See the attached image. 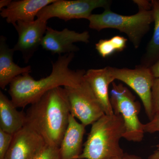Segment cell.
Listing matches in <instances>:
<instances>
[{
  "label": "cell",
  "mask_w": 159,
  "mask_h": 159,
  "mask_svg": "<svg viewBox=\"0 0 159 159\" xmlns=\"http://www.w3.org/2000/svg\"><path fill=\"white\" fill-rule=\"evenodd\" d=\"M74 57V53L59 55L57 61L52 62L51 74L45 78L37 80L27 73L13 80L9 84V93L15 106L17 108H24L36 102L53 89L78 85L84 79L86 72L69 68Z\"/></svg>",
  "instance_id": "6da1fadb"
},
{
  "label": "cell",
  "mask_w": 159,
  "mask_h": 159,
  "mask_svg": "<svg viewBox=\"0 0 159 159\" xmlns=\"http://www.w3.org/2000/svg\"><path fill=\"white\" fill-rule=\"evenodd\" d=\"M90 35L89 31L81 33L67 29L57 31L48 27L43 38L41 46L44 50L52 54H67L79 51V48L74 43H89Z\"/></svg>",
  "instance_id": "30bf717a"
},
{
  "label": "cell",
  "mask_w": 159,
  "mask_h": 159,
  "mask_svg": "<svg viewBox=\"0 0 159 159\" xmlns=\"http://www.w3.org/2000/svg\"><path fill=\"white\" fill-rule=\"evenodd\" d=\"M148 159H159V150L157 149L154 151L148 157Z\"/></svg>",
  "instance_id": "83f0119b"
},
{
  "label": "cell",
  "mask_w": 159,
  "mask_h": 159,
  "mask_svg": "<svg viewBox=\"0 0 159 159\" xmlns=\"http://www.w3.org/2000/svg\"><path fill=\"white\" fill-rule=\"evenodd\" d=\"M84 78L102 106L105 114H114L109 94V87L115 80L111 76L108 66L88 70L84 74Z\"/></svg>",
  "instance_id": "4fadbf2b"
},
{
  "label": "cell",
  "mask_w": 159,
  "mask_h": 159,
  "mask_svg": "<svg viewBox=\"0 0 159 159\" xmlns=\"http://www.w3.org/2000/svg\"><path fill=\"white\" fill-rule=\"evenodd\" d=\"M139 9L138 13L130 16L118 14L105 9L101 14L91 15L89 18V27L97 31L113 29L127 35L134 48L138 49L143 38L148 33L154 22L153 11Z\"/></svg>",
  "instance_id": "277c9868"
},
{
  "label": "cell",
  "mask_w": 159,
  "mask_h": 159,
  "mask_svg": "<svg viewBox=\"0 0 159 159\" xmlns=\"http://www.w3.org/2000/svg\"><path fill=\"white\" fill-rule=\"evenodd\" d=\"M149 69H150L155 78H159V58Z\"/></svg>",
  "instance_id": "d4e9b609"
},
{
  "label": "cell",
  "mask_w": 159,
  "mask_h": 159,
  "mask_svg": "<svg viewBox=\"0 0 159 159\" xmlns=\"http://www.w3.org/2000/svg\"><path fill=\"white\" fill-rule=\"evenodd\" d=\"M96 49L99 55L103 58H106L116 52L110 39H100L96 44Z\"/></svg>",
  "instance_id": "d6986e66"
},
{
  "label": "cell",
  "mask_w": 159,
  "mask_h": 159,
  "mask_svg": "<svg viewBox=\"0 0 159 159\" xmlns=\"http://www.w3.org/2000/svg\"><path fill=\"white\" fill-rule=\"evenodd\" d=\"M13 135L0 129V159H5L11 145Z\"/></svg>",
  "instance_id": "ffe728a7"
},
{
  "label": "cell",
  "mask_w": 159,
  "mask_h": 159,
  "mask_svg": "<svg viewBox=\"0 0 159 159\" xmlns=\"http://www.w3.org/2000/svg\"><path fill=\"white\" fill-rule=\"evenodd\" d=\"M26 115L0 91V129L14 135L26 125Z\"/></svg>",
  "instance_id": "2e32d148"
},
{
  "label": "cell",
  "mask_w": 159,
  "mask_h": 159,
  "mask_svg": "<svg viewBox=\"0 0 159 159\" xmlns=\"http://www.w3.org/2000/svg\"><path fill=\"white\" fill-rule=\"evenodd\" d=\"M110 100L114 113L121 116L124 121L123 138L129 142H141L145 134L144 124L139 120L141 104L127 88L122 84L112 83Z\"/></svg>",
  "instance_id": "5b68a950"
},
{
  "label": "cell",
  "mask_w": 159,
  "mask_h": 159,
  "mask_svg": "<svg viewBox=\"0 0 159 159\" xmlns=\"http://www.w3.org/2000/svg\"><path fill=\"white\" fill-rule=\"evenodd\" d=\"M11 0H1L0 1V10L6 8L11 3Z\"/></svg>",
  "instance_id": "484cf974"
},
{
  "label": "cell",
  "mask_w": 159,
  "mask_h": 159,
  "mask_svg": "<svg viewBox=\"0 0 159 159\" xmlns=\"http://www.w3.org/2000/svg\"><path fill=\"white\" fill-rule=\"evenodd\" d=\"M48 21L40 19L34 21H18L13 25L17 32L18 39L13 50L22 54L23 59L28 63L41 44L48 29Z\"/></svg>",
  "instance_id": "9c48e42d"
},
{
  "label": "cell",
  "mask_w": 159,
  "mask_h": 159,
  "mask_svg": "<svg viewBox=\"0 0 159 159\" xmlns=\"http://www.w3.org/2000/svg\"><path fill=\"white\" fill-rule=\"evenodd\" d=\"M13 48H10L7 44L6 38L0 37V87L5 89L16 77L23 74L30 73L31 66L21 67L15 63Z\"/></svg>",
  "instance_id": "9a60e30c"
},
{
  "label": "cell",
  "mask_w": 159,
  "mask_h": 159,
  "mask_svg": "<svg viewBox=\"0 0 159 159\" xmlns=\"http://www.w3.org/2000/svg\"><path fill=\"white\" fill-rule=\"evenodd\" d=\"M154 29L152 37L146 47L140 65L150 68L159 58V0H152Z\"/></svg>",
  "instance_id": "e0dca14e"
},
{
  "label": "cell",
  "mask_w": 159,
  "mask_h": 159,
  "mask_svg": "<svg viewBox=\"0 0 159 159\" xmlns=\"http://www.w3.org/2000/svg\"><path fill=\"white\" fill-rule=\"evenodd\" d=\"M125 132L121 115H103L92 124L79 159H111L122 157L120 141Z\"/></svg>",
  "instance_id": "3957f363"
},
{
  "label": "cell",
  "mask_w": 159,
  "mask_h": 159,
  "mask_svg": "<svg viewBox=\"0 0 159 159\" xmlns=\"http://www.w3.org/2000/svg\"><path fill=\"white\" fill-rule=\"evenodd\" d=\"M111 159H122V157H116Z\"/></svg>",
  "instance_id": "f1b7e54d"
},
{
  "label": "cell",
  "mask_w": 159,
  "mask_h": 159,
  "mask_svg": "<svg viewBox=\"0 0 159 159\" xmlns=\"http://www.w3.org/2000/svg\"><path fill=\"white\" fill-rule=\"evenodd\" d=\"M46 143L41 136L26 124L13 135L4 159H33Z\"/></svg>",
  "instance_id": "8fae6325"
},
{
  "label": "cell",
  "mask_w": 159,
  "mask_h": 159,
  "mask_svg": "<svg viewBox=\"0 0 159 159\" xmlns=\"http://www.w3.org/2000/svg\"><path fill=\"white\" fill-rule=\"evenodd\" d=\"M111 1L108 0H56L43 8L37 16L38 19L48 21L57 17L65 21L74 19L88 20L94 9L110 8Z\"/></svg>",
  "instance_id": "52a82bcc"
},
{
  "label": "cell",
  "mask_w": 159,
  "mask_h": 159,
  "mask_svg": "<svg viewBox=\"0 0 159 159\" xmlns=\"http://www.w3.org/2000/svg\"><path fill=\"white\" fill-rule=\"evenodd\" d=\"M134 3L136 4L139 7V9L144 10H151L152 9V5L151 2L146 0H134Z\"/></svg>",
  "instance_id": "cb8c5ba5"
},
{
  "label": "cell",
  "mask_w": 159,
  "mask_h": 159,
  "mask_svg": "<svg viewBox=\"0 0 159 159\" xmlns=\"http://www.w3.org/2000/svg\"><path fill=\"white\" fill-rule=\"evenodd\" d=\"M116 52H122L126 48L127 39L123 36L116 35L110 39Z\"/></svg>",
  "instance_id": "603a6c76"
},
{
  "label": "cell",
  "mask_w": 159,
  "mask_h": 159,
  "mask_svg": "<svg viewBox=\"0 0 159 159\" xmlns=\"http://www.w3.org/2000/svg\"><path fill=\"white\" fill-rule=\"evenodd\" d=\"M152 102L153 117L159 114V78H155L152 90Z\"/></svg>",
  "instance_id": "44dd1931"
},
{
  "label": "cell",
  "mask_w": 159,
  "mask_h": 159,
  "mask_svg": "<svg viewBox=\"0 0 159 159\" xmlns=\"http://www.w3.org/2000/svg\"><path fill=\"white\" fill-rule=\"evenodd\" d=\"M70 114L85 126L93 124L105 115L102 106L84 79L74 87H64Z\"/></svg>",
  "instance_id": "8992f818"
},
{
  "label": "cell",
  "mask_w": 159,
  "mask_h": 159,
  "mask_svg": "<svg viewBox=\"0 0 159 159\" xmlns=\"http://www.w3.org/2000/svg\"><path fill=\"white\" fill-rule=\"evenodd\" d=\"M85 126L70 115L68 125L59 147L62 159H79L82 152Z\"/></svg>",
  "instance_id": "5bb4252c"
},
{
  "label": "cell",
  "mask_w": 159,
  "mask_h": 159,
  "mask_svg": "<svg viewBox=\"0 0 159 159\" xmlns=\"http://www.w3.org/2000/svg\"><path fill=\"white\" fill-rule=\"evenodd\" d=\"M122 159H142L138 156L135 155L134 154H130L125 153L122 157Z\"/></svg>",
  "instance_id": "4316f807"
},
{
  "label": "cell",
  "mask_w": 159,
  "mask_h": 159,
  "mask_svg": "<svg viewBox=\"0 0 159 159\" xmlns=\"http://www.w3.org/2000/svg\"><path fill=\"white\" fill-rule=\"evenodd\" d=\"M56 0H18L11 1L6 8L1 10V16L8 24L14 25L18 21H34L43 8Z\"/></svg>",
  "instance_id": "7c38bea8"
},
{
  "label": "cell",
  "mask_w": 159,
  "mask_h": 159,
  "mask_svg": "<svg viewBox=\"0 0 159 159\" xmlns=\"http://www.w3.org/2000/svg\"><path fill=\"white\" fill-rule=\"evenodd\" d=\"M108 67L114 80L124 83L136 93L143 103L147 117L149 120L152 119V90L155 78L149 68L141 65L134 69Z\"/></svg>",
  "instance_id": "ba28073f"
},
{
  "label": "cell",
  "mask_w": 159,
  "mask_h": 159,
  "mask_svg": "<svg viewBox=\"0 0 159 159\" xmlns=\"http://www.w3.org/2000/svg\"><path fill=\"white\" fill-rule=\"evenodd\" d=\"M144 130L145 133L153 134L159 132V114L154 116L152 119L146 124H144Z\"/></svg>",
  "instance_id": "7402d4cb"
},
{
  "label": "cell",
  "mask_w": 159,
  "mask_h": 159,
  "mask_svg": "<svg viewBox=\"0 0 159 159\" xmlns=\"http://www.w3.org/2000/svg\"><path fill=\"white\" fill-rule=\"evenodd\" d=\"M156 147L157 149L158 150H159V143H158V144L157 145H156Z\"/></svg>",
  "instance_id": "f546056e"
},
{
  "label": "cell",
  "mask_w": 159,
  "mask_h": 159,
  "mask_svg": "<svg viewBox=\"0 0 159 159\" xmlns=\"http://www.w3.org/2000/svg\"><path fill=\"white\" fill-rule=\"evenodd\" d=\"M70 115L65 89L59 87L32 103L26 114V124L41 136L47 144L59 147Z\"/></svg>",
  "instance_id": "7a4b0ae2"
},
{
  "label": "cell",
  "mask_w": 159,
  "mask_h": 159,
  "mask_svg": "<svg viewBox=\"0 0 159 159\" xmlns=\"http://www.w3.org/2000/svg\"><path fill=\"white\" fill-rule=\"evenodd\" d=\"M33 159H62L59 147L46 143Z\"/></svg>",
  "instance_id": "ac0fdd59"
}]
</instances>
